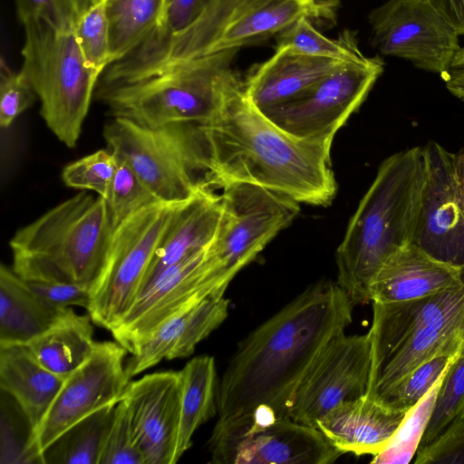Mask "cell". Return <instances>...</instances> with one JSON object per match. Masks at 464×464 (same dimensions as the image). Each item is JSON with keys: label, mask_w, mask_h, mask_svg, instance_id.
Masks as SVG:
<instances>
[{"label": "cell", "mask_w": 464, "mask_h": 464, "mask_svg": "<svg viewBox=\"0 0 464 464\" xmlns=\"http://www.w3.org/2000/svg\"><path fill=\"white\" fill-rule=\"evenodd\" d=\"M372 369L370 336L344 331L322 348L295 393L290 417L316 428L317 421L338 404L368 392Z\"/></svg>", "instance_id": "cell-16"}, {"label": "cell", "mask_w": 464, "mask_h": 464, "mask_svg": "<svg viewBox=\"0 0 464 464\" xmlns=\"http://www.w3.org/2000/svg\"><path fill=\"white\" fill-rule=\"evenodd\" d=\"M212 2L164 0L157 26L133 51L106 68L102 84L130 82L155 72L172 44L200 18Z\"/></svg>", "instance_id": "cell-26"}, {"label": "cell", "mask_w": 464, "mask_h": 464, "mask_svg": "<svg viewBox=\"0 0 464 464\" xmlns=\"http://www.w3.org/2000/svg\"><path fill=\"white\" fill-rule=\"evenodd\" d=\"M23 25L21 70L40 100L46 126L60 141L74 148L100 75L86 63L72 30L39 18Z\"/></svg>", "instance_id": "cell-6"}, {"label": "cell", "mask_w": 464, "mask_h": 464, "mask_svg": "<svg viewBox=\"0 0 464 464\" xmlns=\"http://www.w3.org/2000/svg\"><path fill=\"white\" fill-rule=\"evenodd\" d=\"M408 411L366 394L330 410L316 428L342 454L374 456L387 446Z\"/></svg>", "instance_id": "cell-20"}, {"label": "cell", "mask_w": 464, "mask_h": 464, "mask_svg": "<svg viewBox=\"0 0 464 464\" xmlns=\"http://www.w3.org/2000/svg\"><path fill=\"white\" fill-rule=\"evenodd\" d=\"M445 372L422 399L407 412L387 446L373 456L372 463L408 464L412 460L432 414L437 393Z\"/></svg>", "instance_id": "cell-34"}, {"label": "cell", "mask_w": 464, "mask_h": 464, "mask_svg": "<svg viewBox=\"0 0 464 464\" xmlns=\"http://www.w3.org/2000/svg\"><path fill=\"white\" fill-rule=\"evenodd\" d=\"M219 196L222 216L210 251L235 277L294 221L300 203L284 193L250 183L225 186Z\"/></svg>", "instance_id": "cell-12"}, {"label": "cell", "mask_w": 464, "mask_h": 464, "mask_svg": "<svg viewBox=\"0 0 464 464\" xmlns=\"http://www.w3.org/2000/svg\"><path fill=\"white\" fill-rule=\"evenodd\" d=\"M35 92L24 72L2 70L0 83V125L8 128L34 102Z\"/></svg>", "instance_id": "cell-42"}, {"label": "cell", "mask_w": 464, "mask_h": 464, "mask_svg": "<svg viewBox=\"0 0 464 464\" xmlns=\"http://www.w3.org/2000/svg\"><path fill=\"white\" fill-rule=\"evenodd\" d=\"M208 444L216 464H330L342 455L317 428L262 408L218 419Z\"/></svg>", "instance_id": "cell-9"}, {"label": "cell", "mask_w": 464, "mask_h": 464, "mask_svg": "<svg viewBox=\"0 0 464 464\" xmlns=\"http://www.w3.org/2000/svg\"><path fill=\"white\" fill-rule=\"evenodd\" d=\"M459 352L439 354L421 363L394 383L378 401L395 409L410 411L446 372Z\"/></svg>", "instance_id": "cell-37"}, {"label": "cell", "mask_w": 464, "mask_h": 464, "mask_svg": "<svg viewBox=\"0 0 464 464\" xmlns=\"http://www.w3.org/2000/svg\"><path fill=\"white\" fill-rule=\"evenodd\" d=\"M114 229L106 199L82 190L15 232L9 242L13 270L26 281L83 285L93 291Z\"/></svg>", "instance_id": "cell-4"}, {"label": "cell", "mask_w": 464, "mask_h": 464, "mask_svg": "<svg viewBox=\"0 0 464 464\" xmlns=\"http://www.w3.org/2000/svg\"><path fill=\"white\" fill-rule=\"evenodd\" d=\"M458 155V160H459V170L462 178V182L464 186V149L460 150L459 152H457Z\"/></svg>", "instance_id": "cell-47"}, {"label": "cell", "mask_w": 464, "mask_h": 464, "mask_svg": "<svg viewBox=\"0 0 464 464\" xmlns=\"http://www.w3.org/2000/svg\"><path fill=\"white\" fill-rule=\"evenodd\" d=\"M182 203L158 201L115 227L104 271L87 310L93 324L111 332L128 313L159 243Z\"/></svg>", "instance_id": "cell-10"}, {"label": "cell", "mask_w": 464, "mask_h": 464, "mask_svg": "<svg viewBox=\"0 0 464 464\" xmlns=\"http://www.w3.org/2000/svg\"><path fill=\"white\" fill-rule=\"evenodd\" d=\"M463 345L464 314L414 332L391 349L372 354L367 395L380 400L394 383L421 363L439 354H455Z\"/></svg>", "instance_id": "cell-24"}, {"label": "cell", "mask_w": 464, "mask_h": 464, "mask_svg": "<svg viewBox=\"0 0 464 464\" xmlns=\"http://www.w3.org/2000/svg\"><path fill=\"white\" fill-rule=\"evenodd\" d=\"M463 281L464 270L411 244L383 263L370 284L369 296L374 303H398L452 289Z\"/></svg>", "instance_id": "cell-21"}, {"label": "cell", "mask_w": 464, "mask_h": 464, "mask_svg": "<svg viewBox=\"0 0 464 464\" xmlns=\"http://www.w3.org/2000/svg\"><path fill=\"white\" fill-rule=\"evenodd\" d=\"M415 464H464V415L453 420L428 444L418 448Z\"/></svg>", "instance_id": "cell-41"}, {"label": "cell", "mask_w": 464, "mask_h": 464, "mask_svg": "<svg viewBox=\"0 0 464 464\" xmlns=\"http://www.w3.org/2000/svg\"><path fill=\"white\" fill-rule=\"evenodd\" d=\"M106 201L116 227L139 210L160 200L130 166L118 158V166Z\"/></svg>", "instance_id": "cell-38"}, {"label": "cell", "mask_w": 464, "mask_h": 464, "mask_svg": "<svg viewBox=\"0 0 464 464\" xmlns=\"http://www.w3.org/2000/svg\"><path fill=\"white\" fill-rule=\"evenodd\" d=\"M426 179L413 244L464 270V186L457 152L436 141L423 147Z\"/></svg>", "instance_id": "cell-17"}, {"label": "cell", "mask_w": 464, "mask_h": 464, "mask_svg": "<svg viewBox=\"0 0 464 464\" xmlns=\"http://www.w3.org/2000/svg\"><path fill=\"white\" fill-rule=\"evenodd\" d=\"M15 5L22 24L39 18L56 28L72 30L79 15L76 0H15Z\"/></svg>", "instance_id": "cell-43"}, {"label": "cell", "mask_w": 464, "mask_h": 464, "mask_svg": "<svg viewBox=\"0 0 464 464\" xmlns=\"http://www.w3.org/2000/svg\"><path fill=\"white\" fill-rule=\"evenodd\" d=\"M118 166L117 156L110 150H99L69 165L62 173L67 187L95 192L107 198Z\"/></svg>", "instance_id": "cell-39"}, {"label": "cell", "mask_w": 464, "mask_h": 464, "mask_svg": "<svg viewBox=\"0 0 464 464\" xmlns=\"http://www.w3.org/2000/svg\"><path fill=\"white\" fill-rule=\"evenodd\" d=\"M221 216L220 196L211 188H202L183 202L159 243L139 295L165 269L208 247L217 235Z\"/></svg>", "instance_id": "cell-23"}, {"label": "cell", "mask_w": 464, "mask_h": 464, "mask_svg": "<svg viewBox=\"0 0 464 464\" xmlns=\"http://www.w3.org/2000/svg\"><path fill=\"white\" fill-rule=\"evenodd\" d=\"M181 382L179 372H156L130 381L122 399L145 464H174Z\"/></svg>", "instance_id": "cell-18"}, {"label": "cell", "mask_w": 464, "mask_h": 464, "mask_svg": "<svg viewBox=\"0 0 464 464\" xmlns=\"http://www.w3.org/2000/svg\"><path fill=\"white\" fill-rule=\"evenodd\" d=\"M371 44L382 54L442 74L460 47L459 35L422 0H388L368 15Z\"/></svg>", "instance_id": "cell-15"}, {"label": "cell", "mask_w": 464, "mask_h": 464, "mask_svg": "<svg viewBox=\"0 0 464 464\" xmlns=\"http://www.w3.org/2000/svg\"><path fill=\"white\" fill-rule=\"evenodd\" d=\"M90 314L72 308L54 325L25 345L45 369L66 379L92 354L96 343Z\"/></svg>", "instance_id": "cell-29"}, {"label": "cell", "mask_w": 464, "mask_h": 464, "mask_svg": "<svg viewBox=\"0 0 464 464\" xmlns=\"http://www.w3.org/2000/svg\"><path fill=\"white\" fill-rule=\"evenodd\" d=\"M237 51L184 61L137 81L101 85L98 96L112 117L148 128L198 129L214 116L227 89L240 80L231 67Z\"/></svg>", "instance_id": "cell-5"}, {"label": "cell", "mask_w": 464, "mask_h": 464, "mask_svg": "<svg viewBox=\"0 0 464 464\" xmlns=\"http://www.w3.org/2000/svg\"><path fill=\"white\" fill-rule=\"evenodd\" d=\"M463 314L464 281L459 286L417 299L392 304L372 302V322L368 332L372 354L391 349L416 331Z\"/></svg>", "instance_id": "cell-25"}, {"label": "cell", "mask_w": 464, "mask_h": 464, "mask_svg": "<svg viewBox=\"0 0 464 464\" xmlns=\"http://www.w3.org/2000/svg\"><path fill=\"white\" fill-rule=\"evenodd\" d=\"M111 64L133 51L157 26L164 0H103Z\"/></svg>", "instance_id": "cell-32"}, {"label": "cell", "mask_w": 464, "mask_h": 464, "mask_svg": "<svg viewBox=\"0 0 464 464\" xmlns=\"http://www.w3.org/2000/svg\"><path fill=\"white\" fill-rule=\"evenodd\" d=\"M26 282L37 296L53 307L80 306L86 310L90 307L92 289L88 285L52 282Z\"/></svg>", "instance_id": "cell-44"}, {"label": "cell", "mask_w": 464, "mask_h": 464, "mask_svg": "<svg viewBox=\"0 0 464 464\" xmlns=\"http://www.w3.org/2000/svg\"><path fill=\"white\" fill-rule=\"evenodd\" d=\"M181 382L180 418L175 463L192 444L195 431L211 419L217 409V370L210 355L192 358L179 371Z\"/></svg>", "instance_id": "cell-30"}, {"label": "cell", "mask_w": 464, "mask_h": 464, "mask_svg": "<svg viewBox=\"0 0 464 464\" xmlns=\"http://www.w3.org/2000/svg\"><path fill=\"white\" fill-rule=\"evenodd\" d=\"M99 464H145L123 400L117 403L114 420L106 438Z\"/></svg>", "instance_id": "cell-40"}, {"label": "cell", "mask_w": 464, "mask_h": 464, "mask_svg": "<svg viewBox=\"0 0 464 464\" xmlns=\"http://www.w3.org/2000/svg\"><path fill=\"white\" fill-rule=\"evenodd\" d=\"M128 353L117 341L96 343L90 358L64 380L44 419L29 436L26 462L40 463L41 453L66 429L122 399L130 382L125 372Z\"/></svg>", "instance_id": "cell-14"}, {"label": "cell", "mask_w": 464, "mask_h": 464, "mask_svg": "<svg viewBox=\"0 0 464 464\" xmlns=\"http://www.w3.org/2000/svg\"><path fill=\"white\" fill-rule=\"evenodd\" d=\"M229 301L225 292L216 293L162 324L126 360L130 379L163 359L190 356L196 346L227 317Z\"/></svg>", "instance_id": "cell-19"}, {"label": "cell", "mask_w": 464, "mask_h": 464, "mask_svg": "<svg viewBox=\"0 0 464 464\" xmlns=\"http://www.w3.org/2000/svg\"><path fill=\"white\" fill-rule=\"evenodd\" d=\"M426 179L423 147L385 159L351 218L335 254L336 284L354 305L368 303L383 263L413 244Z\"/></svg>", "instance_id": "cell-3"}, {"label": "cell", "mask_w": 464, "mask_h": 464, "mask_svg": "<svg viewBox=\"0 0 464 464\" xmlns=\"http://www.w3.org/2000/svg\"><path fill=\"white\" fill-rule=\"evenodd\" d=\"M92 2V0H76L78 9H79V14L85 8H87Z\"/></svg>", "instance_id": "cell-48"}, {"label": "cell", "mask_w": 464, "mask_h": 464, "mask_svg": "<svg viewBox=\"0 0 464 464\" xmlns=\"http://www.w3.org/2000/svg\"><path fill=\"white\" fill-rule=\"evenodd\" d=\"M72 31L86 63L101 76L111 64L104 1L92 0L78 15Z\"/></svg>", "instance_id": "cell-35"}, {"label": "cell", "mask_w": 464, "mask_h": 464, "mask_svg": "<svg viewBox=\"0 0 464 464\" xmlns=\"http://www.w3.org/2000/svg\"><path fill=\"white\" fill-rule=\"evenodd\" d=\"M64 380L41 365L25 344L0 345L1 390L14 399L32 432L44 419Z\"/></svg>", "instance_id": "cell-27"}, {"label": "cell", "mask_w": 464, "mask_h": 464, "mask_svg": "<svg viewBox=\"0 0 464 464\" xmlns=\"http://www.w3.org/2000/svg\"><path fill=\"white\" fill-rule=\"evenodd\" d=\"M338 8V0H213L152 74L184 61L265 42L302 17L334 24Z\"/></svg>", "instance_id": "cell-7"}, {"label": "cell", "mask_w": 464, "mask_h": 464, "mask_svg": "<svg viewBox=\"0 0 464 464\" xmlns=\"http://www.w3.org/2000/svg\"><path fill=\"white\" fill-rule=\"evenodd\" d=\"M116 406H105L66 429L41 453L40 463L99 464Z\"/></svg>", "instance_id": "cell-31"}, {"label": "cell", "mask_w": 464, "mask_h": 464, "mask_svg": "<svg viewBox=\"0 0 464 464\" xmlns=\"http://www.w3.org/2000/svg\"><path fill=\"white\" fill-rule=\"evenodd\" d=\"M198 130L211 189L250 183L313 206H327L336 194L333 140L299 139L284 131L246 99L241 80L227 89L214 116Z\"/></svg>", "instance_id": "cell-2"}, {"label": "cell", "mask_w": 464, "mask_h": 464, "mask_svg": "<svg viewBox=\"0 0 464 464\" xmlns=\"http://www.w3.org/2000/svg\"><path fill=\"white\" fill-rule=\"evenodd\" d=\"M282 47L342 62H359L366 58L358 48L353 32L343 31L338 39H330L322 34L307 17L298 19L276 36V49Z\"/></svg>", "instance_id": "cell-33"}, {"label": "cell", "mask_w": 464, "mask_h": 464, "mask_svg": "<svg viewBox=\"0 0 464 464\" xmlns=\"http://www.w3.org/2000/svg\"><path fill=\"white\" fill-rule=\"evenodd\" d=\"M379 56L343 62L296 98L262 111L293 137L333 140L382 73Z\"/></svg>", "instance_id": "cell-13"}, {"label": "cell", "mask_w": 464, "mask_h": 464, "mask_svg": "<svg viewBox=\"0 0 464 464\" xmlns=\"http://www.w3.org/2000/svg\"><path fill=\"white\" fill-rule=\"evenodd\" d=\"M464 415V345L448 367L439 388L432 414L420 440L428 444L456 418ZM419 446V447H420Z\"/></svg>", "instance_id": "cell-36"}, {"label": "cell", "mask_w": 464, "mask_h": 464, "mask_svg": "<svg viewBox=\"0 0 464 464\" xmlns=\"http://www.w3.org/2000/svg\"><path fill=\"white\" fill-rule=\"evenodd\" d=\"M440 76L449 92L464 101V47L457 50L447 70Z\"/></svg>", "instance_id": "cell-46"}, {"label": "cell", "mask_w": 464, "mask_h": 464, "mask_svg": "<svg viewBox=\"0 0 464 464\" xmlns=\"http://www.w3.org/2000/svg\"><path fill=\"white\" fill-rule=\"evenodd\" d=\"M430 4L459 35H464V0H422Z\"/></svg>", "instance_id": "cell-45"}, {"label": "cell", "mask_w": 464, "mask_h": 464, "mask_svg": "<svg viewBox=\"0 0 464 464\" xmlns=\"http://www.w3.org/2000/svg\"><path fill=\"white\" fill-rule=\"evenodd\" d=\"M210 245L165 269L111 331L130 353L166 321L216 293L226 292L234 277L214 258Z\"/></svg>", "instance_id": "cell-11"}, {"label": "cell", "mask_w": 464, "mask_h": 464, "mask_svg": "<svg viewBox=\"0 0 464 464\" xmlns=\"http://www.w3.org/2000/svg\"><path fill=\"white\" fill-rule=\"evenodd\" d=\"M102 133L108 149L130 166L160 201L180 203L202 188H210L198 129L180 125L148 128L112 117Z\"/></svg>", "instance_id": "cell-8"}, {"label": "cell", "mask_w": 464, "mask_h": 464, "mask_svg": "<svg viewBox=\"0 0 464 464\" xmlns=\"http://www.w3.org/2000/svg\"><path fill=\"white\" fill-rule=\"evenodd\" d=\"M353 306L336 282L321 281L254 329L218 383V419L257 408L290 417L303 379L324 344L352 323Z\"/></svg>", "instance_id": "cell-1"}, {"label": "cell", "mask_w": 464, "mask_h": 464, "mask_svg": "<svg viewBox=\"0 0 464 464\" xmlns=\"http://www.w3.org/2000/svg\"><path fill=\"white\" fill-rule=\"evenodd\" d=\"M72 307L44 302L13 268L0 267V345L25 344L60 321Z\"/></svg>", "instance_id": "cell-28"}, {"label": "cell", "mask_w": 464, "mask_h": 464, "mask_svg": "<svg viewBox=\"0 0 464 464\" xmlns=\"http://www.w3.org/2000/svg\"><path fill=\"white\" fill-rule=\"evenodd\" d=\"M342 61L312 56L290 47L256 65L243 82L246 99L258 110L287 102L301 95L337 68Z\"/></svg>", "instance_id": "cell-22"}]
</instances>
